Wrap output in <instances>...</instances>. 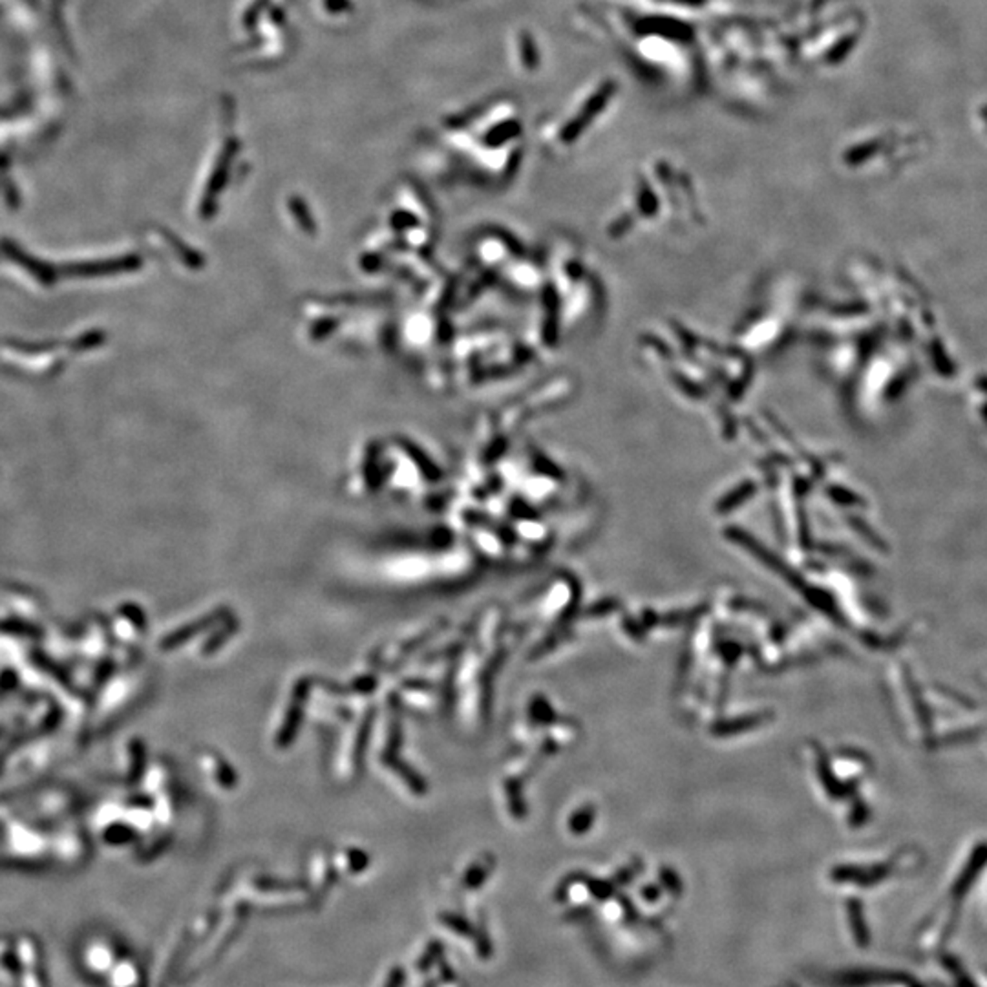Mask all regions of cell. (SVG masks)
I'll return each instance as SVG.
<instances>
[{
  "instance_id": "2",
  "label": "cell",
  "mask_w": 987,
  "mask_h": 987,
  "mask_svg": "<svg viewBox=\"0 0 987 987\" xmlns=\"http://www.w3.org/2000/svg\"><path fill=\"white\" fill-rule=\"evenodd\" d=\"M611 94H613V85L602 86L595 96H592V97L589 99V103L581 108V112L576 116V119L565 126L563 137H565V139H574V137L581 132V128L587 126V125L592 121V117H595V116L606 106V103H608V99L611 97Z\"/></svg>"
},
{
  "instance_id": "1",
  "label": "cell",
  "mask_w": 987,
  "mask_h": 987,
  "mask_svg": "<svg viewBox=\"0 0 987 987\" xmlns=\"http://www.w3.org/2000/svg\"><path fill=\"white\" fill-rule=\"evenodd\" d=\"M985 867H987V843H978V845L972 849V852H971V856H969L965 867H963L962 872L958 874L956 881L952 883V887H951V896H952L954 900H962V898L969 892V889L972 887V883L976 881V878L983 872Z\"/></svg>"
},
{
  "instance_id": "4",
  "label": "cell",
  "mask_w": 987,
  "mask_h": 987,
  "mask_svg": "<svg viewBox=\"0 0 987 987\" xmlns=\"http://www.w3.org/2000/svg\"><path fill=\"white\" fill-rule=\"evenodd\" d=\"M945 963H947L949 971H952V972H954V976L958 978V983H960V987H974V985H972V983L969 982V976H967V974L963 976V972L960 971L958 963H956V962H954L952 958H945Z\"/></svg>"
},
{
  "instance_id": "3",
  "label": "cell",
  "mask_w": 987,
  "mask_h": 987,
  "mask_svg": "<svg viewBox=\"0 0 987 987\" xmlns=\"http://www.w3.org/2000/svg\"><path fill=\"white\" fill-rule=\"evenodd\" d=\"M521 59H523L525 66H529V68H534L536 63H538L536 46H534V43H532V39L529 35H521Z\"/></svg>"
}]
</instances>
